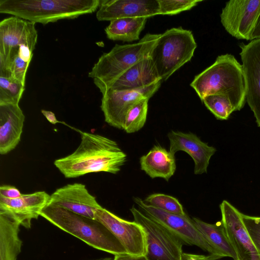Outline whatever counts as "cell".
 Returning <instances> with one entry per match:
<instances>
[{
	"instance_id": "8992f818",
	"label": "cell",
	"mask_w": 260,
	"mask_h": 260,
	"mask_svg": "<svg viewBox=\"0 0 260 260\" xmlns=\"http://www.w3.org/2000/svg\"><path fill=\"white\" fill-rule=\"evenodd\" d=\"M197 47L191 31L174 27L160 34L150 57L161 82L189 61Z\"/></svg>"
},
{
	"instance_id": "5bb4252c",
	"label": "cell",
	"mask_w": 260,
	"mask_h": 260,
	"mask_svg": "<svg viewBox=\"0 0 260 260\" xmlns=\"http://www.w3.org/2000/svg\"><path fill=\"white\" fill-rule=\"evenodd\" d=\"M47 205L94 219L96 211L102 207L95 198L82 183L69 184L57 188L50 196Z\"/></svg>"
},
{
	"instance_id": "9c48e42d",
	"label": "cell",
	"mask_w": 260,
	"mask_h": 260,
	"mask_svg": "<svg viewBox=\"0 0 260 260\" xmlns=\"http://www.w3.org/2000/svg\"><path fill=\"white\" fill-rule=\"evenodd\" d=\"M161 81L136 89L116 90L108 89L103 94L101 110L105 121L110 125L122 129L126 114L134 104L149 99L160 86Z\"/></svg>"
},
{
	"instance_id": "7a4b0ae2",
	"label": "cell",
	"mask_w": 260,
	"mask_h": 260,
	"mask_svg": "<svg viewBox=\"0 0 260 260\" xmlns=\"http://www.w3.org/2000/svg\"><path fill=\"white\" fill-rule=\"evenodd\" d=\"M190 86L201 101L208 95L225 94L230 98L234 111L245 105V75L242 64L232 54L218 56L212 64L195 76Z\"/></svg>"
},
{
	"instance_id": "ac0fdd59",
	"label": "cell",
	"mask_w": 260,
	"mask_h": 260,
	"mask_svg": "<svg viewBox=\"0 0 260 260\" xmlns=\"http://www.w3.org/2000/svg\"><path fill=\"white\" fill-rule=\"evenodd\" d=\"M170 141L169 151L173 155L183 151L191 156L194 163V173L196 175L207 172L211 156L216 149L203 142L197 135L189 133L171 131L168 135Z\"/></svg>"
},
{
	"instance_id": "30bf717a",
	"label": "cell",
	"mask_w": 260,
	"mask_h": 260,
	"mask_svg": "<svg viewBox=\"0 0 260 260\" xmlns=\"http://www.w3.org/2000/svg\"><path fill=\"white\" fill-rule=\"evenodd\" d=\"M260 12V0H231L220 14L225 30L237 39L250 40Z\"/></svg>"
},
{
	"instance_id": "d6a6232c",
	"label": "cell",
	"mask_w": 260,
	"mask_h": 260,
	"mask_svg": "<svg viewBox=\"0 0 260 260\" xmlns=\"http://www.w3.org/2000/svg\"><path fill=\"white\" fill-rule=\"evenodd\" d=\"M113 260H148L145 255H134L127 253L115 255Z\"/></svg>"
},
{
	"instance_id": "6da1fadb",
	"label": "cell",
	"mask_w": 260,
	"mask_h": 260,
	"mask_svg": "<svg viewBox=\"0 0 260 260\" xmlns=\"http://www.w3.org/2000/svg\"><path fill=\"white\" fill-rule=\"evenodd\" d=\"M79 132L81 141L76 150L54 162L66 178L102 172L117 174L120 171L127 156L115 141L100 135Z\"/></svg>"
},
{
	"instance_id": "8fae6325",
	"label": "cell",
	"mask_w": 260,
	"mask_h": 260,
	"mask_svg": "<svg viewBox=\"0 0 260 260\" xmlns=\"http://www.w3.org/2000/svg\"><path fill=\"white\" fill-rule=\"evenodd\" d=\"M96 219L105 225L124 247L127 253L145 255L147 252L146 234L143 228L137 222L129 221L101 207L94 214Z\"/></svg>"
},
{
	"instance_id": "d4e9b609",
	"label": "cell",
	"mask_w": 260,
	"mask_h": 260,
	"mask_svg": "<svg viewBox=\"0 0 260 260\" xmlns=\"http://www.w3.org/2000/svg\"><path fill=\"white\" fill-rule=\"evenodd\" d=\"M149 99H144L134 104L127 111L123 128L127 133H133L141 129L146 121Z\"/></svg>"
},
{
	"instance_id": "1f68e13d",
	"label": "cell",
	"mask_w": 260,
	"mask_h": 260,
	"mask_svg": "<svg viewBox=\"0 0 260 260\" xmlns=\"http://www.w3.org/2000/svg\"><path fill=\"white\" fill-rule=\"evenodd\" d=\"M222 257L213 254L208 255H199L187 253H182L181 260H216Z\"/></svg>"
},
{
	"instance_id": "ffe728a7",
	"label": "cell",
	"mask_w": 260,
	"mask_h": 260,
	"mask_svg": "<svg viewBox=\"0 0 260 260\" xmlns=\"http://www.w3.org/2000/svg\"><path fill=\"white\" fill-rule=\"evenodd\" d=\"M159 81H161L150 56H148L140 60L125 71L109 85L107 90L136 89L147 86Z\"/></svg>"
},
{
	"instance_id": "603a6c76",
	"label": "cell",
	"mask_w": 260,
	"mask_h": 260,
	"mask_svg": "<svg viewBox=\"0 0 260 260\" xmlns=\"http://www.w3.org/2000/svg\"><path fill=\"white\" fill-rule=\"evenodd\" d=\"M192 221L209 244L223 257L238 260L236 253L228 237L222 221L215 224L205 222L193 217Z\"/></svg>"
},
{
	"instance_id": "52a82bcc",
	"label": "cell",
	"mask_w": 260,
	"mask_h": 260,
	"mask_svg": "<svg viewBox=\"0 0 260 260\" xmlns=\"http://www.w3.org/2000/svg\"><path fill=\"white\" fill-rule=\"evenodd\" d=\"M130 211L146 233L148 260H181L184 243L178 237L134 206Z\"/></svg>"
},
{
	"instance_id": "836d02e7",
	"label": "cell",
	"mask_w": 260,
	"mask_h": 260,
	"mask_svg": "<svg viewBox=\"0 0 260 260\" xmlns=\"http://www.w3.org/2000/svg\"><path fill=\"white\" fill-rule=\"evenodd\" d=\"M257 39H260V12L254 25L250 41Z\"/></svg>"
},
{
	"instance_id": "4dcf8cb0",
	"label": "cell",
	"mask_w": 260,
	"mask_h": 260,
	"mask_svg": "<svg viewBox=\"0 0 260 260\" xmlns=\"http://www.w3.org/2000/svg\"><path fill=\"white\" fill-rule=\"evenodd\" d=\"M22 193L16 187L8 185H3L0 187V196L8 199H16L19 198Z\"/></svg>"
},
{
	"instance_id": "484cf974",
	"label": "cell",
	"mask_w": 260,
	"mask_h": 260,
	"mask_svg": "<svg viewBox=\"0 0 260 260\" xmlns=\"http://www.w3.org/2000/svg\"><path fill=\"white\" fill-rule=\"evenodd\" d=\"M202 101L208 109L218 119H227L234 111L230 98L225 94L210 95Z\"/></svg>"
},
{
	"instance_id": "5b68a950",
	"label": "cell",
	"mask_w": 260,
	"mask_h": 260,
	"mask_svg": "<svg viewBox=\"0 0 260 260\" xmlns=\"http://www.w3.org/2000/svg\"><path fill=\"white\" fill-rule=\"evenodd\" d=\"M160 34H146L138 42L115 46L104 53L94 64L88 76L103 94L109 85L137 62L148 56Z\"/></svg>"
},
{
	"instance_id": "e0dca14e",
	"label": "cell",
	"mask_w": 260,
	"mask_h": 260,
	"mask_svg": "<svg viewBox=\"0 0 260 260\" xmlns=\"http://www.w3.org/2000/svg\"><path fill=\"white\" fill-rule=\"evenodd\" d=\"M34 22L15 16L2 20L0 22V56L22 45L32 50L37 43L38 32Z\"/></svg>"
},
{
	"instance_id": "f1b7e54d",
	"label": "cell",
	"mask_w": 260,
	"mask_h": 260,
	"mask_svg": "<svg viewBox=\"0 0 260 260\" xmlns=\"http://www.w3.org/2000/svg\"><path fill=\"white\" fill-rule=\"evenodd\" d=\"M202 0H158L161 15H175L191 9Z\"/></svg>"
},
{
	"instance_id": "ba28073f",
	"label": "cell",
	"mask_w": 260,
	"mask_h": 260,
	"mask_svg": "<svg viewBox=\"0 0 260 260\" xmlns=\"http://www.w3.org/2000/svg\"><path fill=\"white\" fill-rule=\"evenodd\" d=\"M139 210L148 217L157 221L178 237L184 244L196 245L210 254L223 257L213 248L197 228L187 215L168 213L147 205L139 197L134 198Z\"/></svg>"
},
{
	"instance_id": "2e32d148",
	"label": "cell",
	"mask_w": 260,
	"mask_h": 260,
	"mask_svg": "<svg viewBox=\"0 0 260 260\" xmlns=\"http://www.w3.org/2000/svg\"><path fill=\"white\" fill-rule=\"evenodd\" d=\"M158 0H102L96 14L99 21L122 18H148L159 15Z\"/></svg>"
},
{
	"instance_id": "4fadbf2b",
	"label": "cell",
	"mask_w": 260,
	"mask_h": 260,
	"mask_svg": "<svg viewBox=\"0 0 260 260\" xmlns=\"http://www.w3.org/2000/svg\"><path fill=\"white\" fill-rule=\"evenodd\" d=\"M239 46L246 84V101L260 127V39Z\"/></svg>"
},
{
	"instance_id": "277c9868",
	"label": "cell",
	"mask_w": 260,
	"mask_h": 260,
	"mask_svg": "<svg viewBox=\"0 0 260 260\" xmlns=\"http://www.w3.org/2000/svg\"><path fill=\"white\" fill-rule=\"evenodd\" d=\"M101 0H0V13L45 25L94 12Z\"/></svg>"
},
{
	"instance_id": "e575fe53",
	"label": "cell",
	"mask_w": 260,
	"mask_h": 260,
	"mask_svg": "<svg viewBox=\"0 0 260 260\" xmlns=\"http://www.w3.org/2000/svg\"><path fill=\"white\" fill-rule=\"evenodd\" d=\"M42 113L46 118L47 120L53 124H55L58 122H60L57 120L54 113L50 111L45 110H41Z\"/></svg>"
},
{
	"instance_id": "9a60e30c",
	"label": "cell",
	"mask_w": 260,
	"mask_h": 260,
	"mask_svg": "<svg viewBox=\"0 0 260 260\" xmlns=\"http://www.w3.org/2000/svg\"><path fill=\"white\" fill-rule=\"evenodd\" d=\"M50 196L45 191L22 194L16 199L0 196V213L11 217L26 228H30L31 220L40 216L41 212L48 203Z\"/></svg>"
},
{
	"instance_id": "7402d4cb",
	"label": "cell",
	"mask_w": 260,
	"mask_h": 260,
	"mask_svg": "<svg viewBox=\"0 0 260 260\" xmlns=\"http://www.w3.org/2000/svg\"><path fill=\"white\" fill-rule=\"evenodd\" d=\"M20 225L14 219L0 213V260H17L22 245L19 236Z\"/></svg>"
},
{
	"instance_id": "cb8c5ba5",
	"label": "cell",
	"mask_w": 260,
	"mask_h": 260,
	"mask_svg": "<svg viewBox=\"0 0 260 260\" xmlns=\"http://www.w3.org/2000/svg\"><path fill=\"white\" fill-rule=\"evenodd\" d=\"M147 18H122L113 20L105 28L108 39L113 41L131 42L139 39Z\"/></svg>"
},
{
	"instance_id": "d6986e66",
	"label": "cell",
	"mask_w": 260,
	"mask_h": 260,
	"mask_svg": "<svg viewBox=\"0 0 260 260\" xmlns=\"http://www.w3.org/2000/svg\"><path fill=\"white\" fill-rule=\"evenodd\" d=\"M25 116L18 104H0V153L5 155L19 144Z\"/></svg>"
},
{
	"instance_id": "f546056e",
	"label": "cell",
	"mask_w": 260,
	"mask_h": 260,
	"mask_svg": "<svg viewBox=\"0 0 260 260\" xmlns=\"http://www.w3.org/2000/svg\"><path fill=\"white\" fill-rule=\"evenodd\" d=\"M244 224L260 255V217L242 214Z\"/></svg>"
},
{
	"instance_id": "44dd1931",
	"label": "cell",
	"mask_w": 260,
	"mask_h": 260,
	"mask_svg": "<svg viewBox=\"0 0 260 260\" xmlns=\"http://www.w3.org/2000/svg\"><path fill=\"white\" fill-rule=\"evenodd\" d=\"M140 164L141 169L151 178H161L167 181L176 169L175 155L159 145H154L141 156Z\"/></svg>"
},
{
	"instance_id": "83f0119b",
	"label": "cell",
	"mask_w": 260,
	"mask_h": 260,
	"mask_svg": "<svg viewBox=\"0 0 260 260\" xmlns=\"http://www.w3.org/2000/svg\"><path fill=\"white\" fill-rule=\"evenodd\" d=\"M144 203L165 212L186 215L182 205L176 198L163 193H153L143 200Z\"/></svg>"
},
{
	"instance_id": "4316f807",
	"label": "cell",
	"mask_w": 260,
	"mask_h": 260,
	"mask_svg": "<svg viewBox=\"0 0 260 260\" xmlns=\"http://www.w3.org/2000/svg\"><path fill=\"white\" fill-rule=\"evenodd\" d=\"M25 84L10 78L0 76V104H18Z\"/></svg>"
},
{
	"instance_id": "3957f363",
	"label": "cell",
	"mask_w": 260,
	"mask_h": 260,
	"mask_svg": "<svg viewBox=\"0 0 260 260\" xmlns=\"http://www.w3.org/2000/svg\"><path fill=\"white\" fill-rule=\"evenodd\" d=\"M40 216L95 249L114 255L127 253L112 233L96 219L49 205L43 209Z\"/></svg>"
},
{
	"instance_id": "7c38bea8",
	"label": "cell",
	"mask_w": 260,
	"mask_h": 260,
	"mask_svg": "<svg viewBox=\"0 0 260 260\" xmlns=\"http://www.w3.org/2000/svg\"><path fill=\"white\" fill-rule=\"evenodd\" d=\"M221 221L238 260H260V255L243 221L242 213L228 201L220 205Z\"/></svg>"
},
{
	"instance_id": "d590c367",
	"label": "cell",
	"mask_w": 260,
	"mask_h": 260,
	"mask_svg": "<svg viewBox=\"0 0 260 260\" xmlns=\"http://www.w3.org/2000/svg\"><path fill=\"white\" fill-rule=\"evenodd\" d=\"M112 258L111 257H103V258H100L98 259H90V260H111Z\"/></svg>"
}]
</instances>
